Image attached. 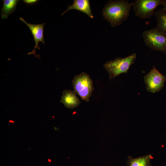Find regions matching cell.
I'll return each mask as SVG.
<instances>
[{
    "mask_svg": "<svg viewBox=\"0 0 166 166\" xmlns=\"http://www.w3.org/2000/svg\"><path fill=\"white\" fill-rule=\"evenodd\" d=\"M72 83L75 93L82 100L89 102L94 89L93 81L89 75L82 72L74 76Z\"/></svg>",
    "mask_w": 166,
    "mask_h": 166,
    "instance_id": "cell-3",
    "label": "cell"
},
{
    "mask_svg": "<svg viewBox=\"0 0 166 166\" xmlns=\"http://www.w3.org/2000/svg\"><path fill=\"white\" fill-rule=\"evenodd\" d=\"M163 0H136L133 9L137 17L141 19L150 18L155 14V10L159 6L163 4Z\"/></svg>",
    "mask_w": 166,
    "mask_h": 166,
    "instance_id": "cell-5",
    "label": "cell"
},
{
    "mask_svg": "<svg viewBox=\"0 0 166 166\" xmlns=\"http://www.w3.org/2000/svg\"><path fill=\"white\" fill-rule=\"evenodd\" d=\"M152 158L150 154L135 158L128 156L127 163L129 166H152L150 162Z\"/></svg>",
    "mask_w": 166,
    "mask_h": 166,
    "instance_id": "cell-11",
    "label": "cell"
},
{
    "mask_svg": "<svg viewBox=\"0 0 166 166\" xmlns=\"http://www.w3.org/2000/svg\"><path fill=\"white\" fill-rule=\"evenodd\" d=\"M60 101L65 107L69 109L76 108L81 104L75 93L70 90L63 91Z\"/></svg>",
    "mask_w": 166,
    "mask_h": 166,
    "instance_id": "cell-8",
    "label": "cell"
},
{
    "mask_svg": "<svg viewBox=\"0 0 166 166\" xmlns=\"http://www.w3.org/2000/svg\"><path fill=\"white\" fill-rule=\"evenodd\" d=\"M162 5L163 6V8L166 9V0H163Z\"/></svg>",
    "mask_w": 166,
    "mask_h": 166,
    "instance_id": "cell-14",
    "label": "cell"
},
{
    "mask_svg": "<svg viewBox=\"0 0 166 166\" xmlns=\"http://www.w3.org/2000/svg\"><path fill=\"white\" fill-rule=\"evenodd\" d=\"M72 9L79 10L85 13L89 17L92 18H93L89 0H74L73 4L69 5L67 10L61 15H63L67 11Z\"/></svg>",
    "mask_w": 166,
    "mask_h": 166,
    "instance_id": "cell-9",
    "label": "cell"
},
{
    "mask_svg": "<svg viewBox=\"0 0 166 166\" xmlns=\"http://www.w3.org/2000/svg\"><path fill=\"white\" fill-rule=\"evenodd\" d=\"M133 3L127 0H110L102 10V15L112 27L121 25L127 20Z\"/></svg>",
    "mask_w": 166,
    "mask_h": 166,
    "instance_id": "cell-1",
    "label": "cell"
},
{
    "mask_svg": "<svg viewBox=\"0 0 166 166\" xmlns=\"http://www.w3.org/2000/svg\"><path fill=\"white\" fill-rule=\"evenodd\" d=\"M24 3L29 5H33L37 3L38 0H23L22 1Z\"/></svg>",
    "mask_w": 166,
    "mask_h": 166,
    "instance_id": "cell-13",
    "label": "cell"
},
{
    "mask_svg": "<svg viewBox=\"0 0 166 166\" xmlns=\"http://www.w3.org/2000/svg\"><path fill=\"white\" fill-rule=\"evenodd\" d=\"M144 80L147 91L154 93L159 91L163 88L166 76L162 74L153 66L145 76Z\"/></svg>",
    "mask_w": 166,
    "mask_h": 166,
    "instance_id": "cell-6",
    "label": "cell"
},
{
    "mask_svg": "<svg viewBox=\"0 0 166 166\" xmlns=\"http://www.w3.org/2000/svg\"><path fill=\"white\" fill-rule=\"evenodd\" d=\"M136 55L135 53L124 58L117 57L105 62L104 67L108 73L110 79L122 73H127L131 65L134 63Z\"/></svg>",
    "mask_w": 166,
    "mask_h": 166,
    "instance_id": "cell-2",
    "label": "cell"
},
{
    "mask_svg": "<svg viewBox=\"0 0 166 166\" xmlns=\"http://www.w3.org/2000/svg\"><path fill=\"white\" fill-rule=\"evenodd\" d=\"M3 6L1 10V16L3 19H6L9 15L16 10L19 0H3Z\"/></svg>",
    "mask_w": 166,
    "mask_h": 166,
    "instance_id": "cell-12",
    "label": "cell"
},
{
    "mask_svg": "<svg viewBox=\"0 0 166 166\" xmlns=\"http://www.w3.org/2000/svg\"><path fill=\"white\" fill-rule=\"evenodd\" d=\"M156 20V28L166 35V9L163 8L155 12Z\"/></svg>",
    "mask_w": 166,
    "mask_h": 166,
    "instance_id": "cell-10",
    "label": "cell"
},
{
    "mask_svg": "<svg viewBox=\"0 0 166 166\" xmlns=\"http://www.w3.org/2000/svg\"><path fill=\"white\" fill-rule=\"evenodd\" d=\"M142 37L145 45L151 49L166 54V35L156 28L144 31Z\"/></svg>",
    "mask_w": 166,
    "mask_h": 166,
    "instance_id": "cell-4",
    "label": "cell"
},
{
    "mask_svg": "<svg viewBox=\"0 0 166 166\" xmlns=\"http://www.w3.org/2000/svg\"><path fill=\"white\" fill-rule=\"evenodd\" d=\"M20 20L26 24L30 30L34 38V40L35 42V45L34 49L30 52L27 54H33L36 56L35 54V50L37 48L38 49H41L40 47L39 46V42H42L44 44L45 42L43 33L44 27L45 26V23L40 24H32L30 23L26 22L22 17L20 18Z\"/></svg>",
    "mask_w": 166,
    "mask_h": 166,
    "instance_id": "cell-7",
    "label": "cell"
}]
</instances>
